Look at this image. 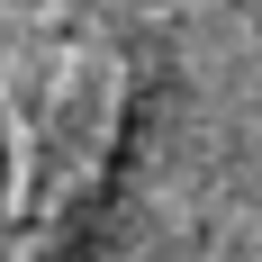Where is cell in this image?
Listing matches in <instances>:
<instances>
[{"label":"cell","instance_id":"1","mask_svg":"<svg viewBox=\"0 0 262 262\" xmlns=\"http://www.w3.org/2000/svg\"><path fill=\"white\" fill-rule=\"evenodd\" d=\"M127 73L118 54L54 36L0 54V262H54L108 163Z\"/></svg>","mask_w":262,"mask_h":262}]
</instances>
